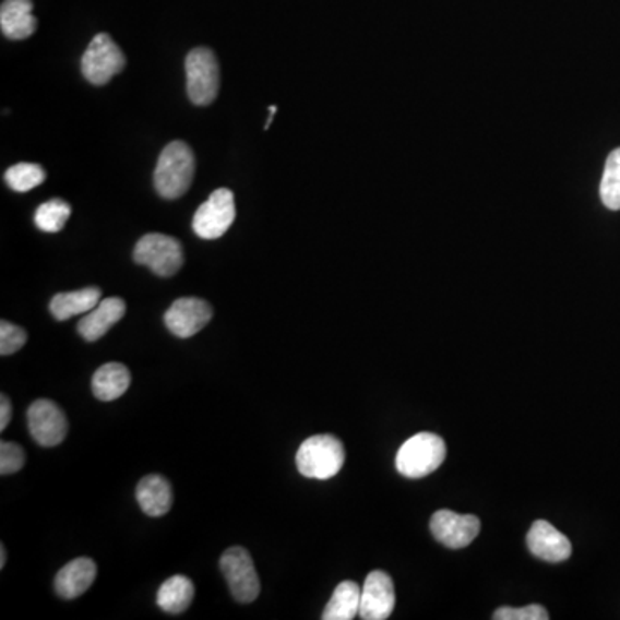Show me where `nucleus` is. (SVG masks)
Wrapping results in <instances>:
<instances>
[{"label":"nucleus","mask_w":620,"mask_h":620,"mask_svg":"<svg viewBox=\"0 0 620 620\" xmlns=\"http://www.w3.org/2000/svg\"><path fill=\"white\" fill-rule=\"evenodd\" d=\"M276 106L270 107V119H267V123H265V130H270L271 123H273L274 115H276Z\"/></svg>","instance_id":"obj_30"},{"label":"nucleus","mask_w":620,"mask_h":620,"mask_svg":"<svg viewBox=\"0 0 620 620\" xmlns=\"http://www.w3.org/2000/svg\"><path fill=\"white\" fill-rule=\"evenodd\" d=\"M220 572L228 581L229 592L240 604H252L261 593V581L252 557L243 547H231L220 557Z\"/></svg>","instance_id":"obj_7"},{"label":"nucleus","mask_w":620,"mask_h":620,"mask_svg":"<svg viewBox=\"0 0 620 620\" xmlns=\"http://www.w3.org/2000/svg\"><path fill=\"white\" fill-rule=\"evenodd\" d=\"M395 610V586L386 572L372 571L366 577L360 596L359 617L363 620H384Z\"/></svg>","instance_id":"obj_12"},{"label":"nucleus","mask_w":620,"mask_h":620,"mask_svg":"<svg viewBox=\"0 0 620 620\" xmlns=\"http://www.w3.org/2000/svg\"><path fill=\"white\" fill-rule=\"evenodd\" d=\"M103 300L100 288H83V290L58 294L50 300V314L56 321H68L74 315L88 314Z\"/></svg>","instance_id":"obj_19"},{"label":"nucleus","mask_w":620,"mask_h":620,"mask_svg":"<svg viewBox=\"0 0 620 620\" xmlns=\"http://www.w3.org/2000/svg\"><path fill=\"white\" fill-rule=\"evenodd\" d=\"M5 560H8V553H5V547L2 545V547H0V568H5Z\"/></svg>","instance_id":"obj_29"},{"label":"nucleus","mask_w":620,"mask_h":620,"mask_svg":"<svg viewBox=\"0 0 620 620\" xmlns=\"http://www.w3.org/2000/svg\"><path fill=\"white\" fill-rule=\"evenodd\" d=\"M360 596H362V586L354 583V581H343V583L336 586L335 593L331 596L330 604L324 608L323 619H356L360 612Z\"/></svg>","instance_id":"obj_20"},{"label":"nucleus","mask_w":620,"mask_h":620,"mask_svg":"<svg viewBox=\"0 0 620 620\" xmlns=\"http://www.w3.org/2000/svg\"><path fill=\"white\" fill-rule=\"evenodd\" d=\"M11 416H13V407H11V402H9L8 396H0V429L4 431L8 429L9 422H11Z\"/></svg>","instance_id":"obj_28"},{"label":"nucleus","mask_w":620,"mask_h":620,"mask_svg":"<svg viewBox=\"0 0 620 620\" xmlns=\"http://www.w3.org/2000/svg\"><path fill=\"white\" fill-rule=\"evenodd\" d=\"M295 461L306 478L331 479L342 470L345 449L333 434H315L303 441Z\"/></svg>","instance_id":"obj_2"},{"label":"nucleus","mask_w":620,"mask_h":620,"mask_svg":"<svg viewBox=\"0 0 620 620\" xmlns=\"http://www.w3.org/2000/svg\"><path fill=\"white\" fill-rule=\"evenodd\" d=\"M97 577V565L94 560L88 557H80V559L71 560L68 565L61 569L56 575L53 586L56 592L64 600H73L78 596L91 589Z\"/></svg>","instance_id":"obj_15"},{"label":"nucleus","mask_w":620,"mask_h":620,"mask_svg":"<svg viewBox=\"0 0 620 620\" xmlns=\"http://www.w3.org/2000/svg\"><path fill=\"white\" fill-rule=\"evenodd\" d=\"M47 172L38 164L21 163L5 171V183L14 192L26 193L46 181Z\"/></svg>","instance_id":"obj_24"},{"label":"nucleus","mask_w":620,"mask_h":620,"mask_svg":"<svg viewBox=\"0 0 620 620\" xmlns=\"http://www.w3.org/2000/svg\"><path fill=\"white\" fill-rule=\"evenodd\" d=\"M445 455V441L438 434L417 433L396 453V469L405 478H425L443 464Z\"/></svg>","instance_id":"obj_3"},{"label":"nucleus","mask_w":620,"mask_h":620,"mask_svg":"<svg viewBox=\"0 0 620 620\" xmlns=\"http://www.w3.org/2000/svg\"><path fill=\"white\" fill-rule=\"evenodd\" d=\"M195 175V155L187 143L176 140L169 143L159 155L155 166V190L163 199L176 201L192 187Z\"/></svg>","instance_id":"obj_1"},{"label":"nucleus","mask_w":620,"mask_h":620,"mask_svg":"<svg viewBox=\"0 0 620 620\" xmlns=\"http://www.w3.org/2000/svg\"><path fill=\"white\" fill-rule=\"evenodd\" d=\"M0 28L11 40H25L37 29L32 0H4L0 8Z\"/></svg>","instance_id":"obj_16"},{"label":"nucleus","mask_w":620,"mask_h":620,"mask_svg":"<svg viewBox=\"0 0 620 620\" xmlns=\"http://www.w3.org/2000/svg\"><path fill=\"white\" fill-rule=\"evenodd\" d=\"M188 97L195 106H208L219 92V64L213 50L199 47L184 59Z\"/></svg>","instance_id":"obj_4"},{"label":"nucleus","mask_w":620,"mask_h":620,"mask_svg":"<svg viewBox=\"0 0 620 620\" xmlns=\"http://www.w3.org/2000/svg\"><path fill=\"white\" fill-rule=\"evenodd\" d=\"M213 315L214 310L211 303L202 298L184 297L178 298L169 307L168 312L164 314V323L178 338H192L211 323Z\"/></svg>","instance_id":"obj_9"},{"label":"nucleus","mask_w":620,"mask_h":620,"mask_svg":"<svg viewBox=\"0 0 620 620\" xmlns=\"http://www.w3.org/2000/svg\"><path fill=\"white\" fill-rule=\"evenodd\" d=\"M235 217H237L235 195L228 188H219L211 193L207 202L196 208L192 223L193 231L196 237L204 240H217L231 228Z\"/></svg>","instance_id":"obj_8"},{"label":"nucleus","mask_w":620,"mask_h":620,"mask_svg":"<svg viewBox=\"0 0 620 620\" xmlns=\"http://www.w3.org/2000/svg\"><path fill=\"white\" fill-rule=\"evenodd\" d=\"M136 502L151 517L168 514L172 506V488L160 474H148L136 486Z\"/></svg>","instance_id":"obj_17"},{"label":"nucleus","mask_w":620,"mask_h":620,"mask_svg":"<svg viewBox=\"0 0 620 620\" xmlns=\"http://www.w3.org/2000/svg\"><path fill=\"white\" fill-rule=\"evenodd\" d=\"M28 428L38 445L58 446L68 434V419L62 408L52 401L33 402L28 408Z\"/></svg>","instance_id":"obj_10"},{"label":"nucleus","mask_w":620,"mask_h":620,"mask_svg":"<svg viewBox=\"0 0 620 620\" xmlns=\"http://www.w3.org/2000/svg\"><path fill=\"white\" fill-rule=\"evenodd\" d=\"M131 384V374L121 362H107L95 371L92 392L95 398L112 402L127 393Z\"/></svg>","instance_id":"obj_18"},{"label":"nucleus","mask_w":620,"mask_h":620,"mask_svg":"<svg viewBox=\"0 0 620 620\" xmlns=\"http://www.w3.org/2000/svg\"><path fill=\"white\" fill-rule=\"evenodd\" d=\"M527 548L533 556L547 562H563L572 553L568 536L547 521H536L527 533Z\"/></svg>","instance_id":"obj_13"},{"label":"nucleus","mask_w":620,"mask_h":620,"mask_svg":"<svg viewBox=\"0 0 620 620\" xmlns=\"http://www.w3.org/2000/svg\"><path fill=\"white\" fill-rule=\"evenodd\" d=\"M195 586L187 575H172L157 592V605L166 613H181L192 605Z\"/></svg>","instance_id":"obj_21"},{"label":"nucleus","mask_w":620,"mask_h":620,"mask_svg":"<svg viewBox=\"0 0 620 620\" xmlns=\"http://www.w3.org/2000/svg\"><path fill=\"white\" fill-rule=\"evenodd\" d=\"M25 452L13 441H2L0 443V474L11 476L20 473L25 467Z\"/></svg>","instance_id":"obj_26"},{"label":"nucleus","mask_w":620,"mask_h":620,"mask_svg":"<svg viewBox=\"0 0 620 620\" xmlns=\"http://www.w3.org/2000/svg\"><path fill=\"white\" fill-rule=\"evenodd\" d=\"M431 533L434 538L449 548H464L478 538L481 523L476 515L455 514L452 511H438L431 517Z\"/></svg>","instance_id":"obj_11"},{"label":"nucleus","mask_w":620,"mask_h":620,"mask_svg":"<svg viewBox=\"0 0 620 620\" xmlns=\"http://www.w3.org/2000/svg\"><path fill=\"white\" fill-rule=\"evenodd\" d=\"M133 259L136 264L147 265L152 273L169 278L181 270L184 262L183 247L176 238L160 233H151L140 238Z\"/></svg>","instance_id":"obj_5"},{"label":"nucleus","mask_w":620,"mask_h":620,"mask_svg":"<svg viewBox=\"0 0 620 620\" xmlns=\"http://www.w3.org/2000/svg\"><path fill=\"white\" fill-rule=\"evenodd\" d=\"M127 64L123 50L119 49L107 33L95 35L91 46L86 47L82 58V73L86 82L103 86L109 83L116 74L121 73Z\"/></svg>","instance_id":"obj_6"},{"label":"nucleus","mask_w":620,"mask_h":620,"mask_svg":"<svg viewBox=\"0 0 620 620\" xmlns=\"http://www.w3.org/2000/svg\"><path fill=\"white\" fill-rule=\"evenodd\" d=\"M127 314V303L123 298L109 297L103 298L97 307L88 312L85 318L78 323V333L86 342H97L103 338L110 327L118 324Z\"/></svg>","instance_id":"obj_14"},{"label":"nucleus","mask_w":620,"mask_h":620,"mask_svg":"<svg viewBox=\"0 0 620 620\" xmlns=\"http://www.w3.org/2000/svg\"><path fill=\"white\" fill-rule=\"evenodd\" d=\"M600 196L605 207L620 211V148L608 155L600 183Z\"/></svg>","instance_id":"obj_22"},{"label":"nucleus","mask_w":620,"mask_h":620,"mask_svg":"<svg viewBox=\"0 0 620 620\" xmlns=\"http://www.w3.org/2000/svg\"><path fill=\"white\" fill-rule=\"evenodd\" d=\"M494 620H548L550 613L541 605H527L523 608L503 607L493 613Z\"/></svg>","instance_id":"obj_27"},{"label":"nucleus","mask_w":620,"mask_h":620,"mask_svg":"<svg viewBox=\"0 0 620 620\" xmlns=\"http://www.w3.org/2000/svg\"><path fill=\"white\" fill-rule=\"evenodd\" d=\"M26 331L16 324L2 321L0 323V356H13L20 348L25 347Z\"/></svg>","instance_id":"obj_25"},{"label":"nucleus","mask_w":620,"mask_h":620,"mask_svg":"<svg viewBox=\"0 0 620 620\" xmlns=\"http://www.w3.org/2000/svg\"><path fill=\"white\" fill-rule=\"evenodd\" d=\"M71 207L68 202L61 199H52V201L41 204L35 213V225L38 229L46 233H59L64 229L65 223L70 219Z\"/></svg>","instance_id":"obj_23"}]
</instances>
